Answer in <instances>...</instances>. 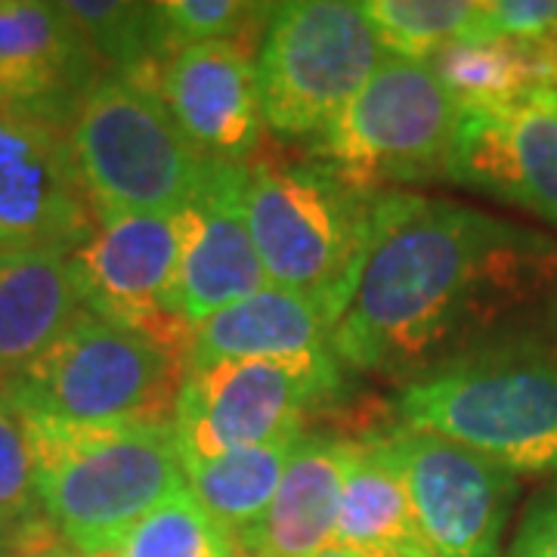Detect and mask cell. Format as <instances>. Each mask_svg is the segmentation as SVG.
Returning <instances> with one entry per match:
<instances>
[{
	"label": "cell",
	"mask_w": 557,
	"mask_h": 557,
	"mask_svg": "<svg viewBox=\"0 0 557 557\" xmlns=\"http://www.w3.org/2000/svg\"><path fill=\"white\" fill-rule=\"evenodd\" d=\"M313 557H359L357 552H350V548H344V545H329V548H322V552H317Z\"/></svg>",
	"instance_id": "f546056e"
},
{
	"label": "cell",
	"mask_w": 557,
	"mask_h": 557,
	"mask_svg": "<svg viewBox=\"0 0 557 557\" xmlns=\"http://www.w3.org/2000/svg\"><path fill=\"white\" fill-rule=\"evenodd\" d=\"M434 557H498L518 474L474 449L399 424L379 434Z\"/></svg>",
	"instance_id": "30bf717a"
},
{
	"label": "cell",
	"mask_w": 557,
	"mask_h": 557,
	"mask_svg": "<svg viewBox=\"0 0 557 557\" xmlns=\"http://www.w3.org/2000/svg\"><path fill=\"white\" fill-rule=\"evenodd\" d=\"M387 57L362 3H276L255 57L263 124L313 146Z\"/></svg>",
	"instance_id": "ba28073f"
},
{
	"label": "cell",
	"mask_w": 557,
	"mask_h": 557,
	"mask_svg": "<svg viewBox=\"0 0 557 557\" xmlns=\"http://www.w3.org/2000/svg\"><path fill=\"white\" fill-rule=\"evenodd\" d=\"M362 13L391 57L428 62L440 47L478 38L483 3L474 0H362Z\"/></svg>",
	"instance_id": "603a6c76"
},
{
	"label": "cell",
	"mask_w": 557,
	"mask_h": 557,
	"mask_svg": "<svg viewBox=\"0 0 557 557\" xmlns=\"http://www.w3.org/2000/svg\"><path fill=\"white\" fill-rule=\"evenodd\" d=\"M508 557H557V483L542 490L523 511Z\"/></svg>",
	"instance_id": "83f0119b"
},
{
	"label": "cell",
	"mask_w": 557,
	"mask_h": 557,
	"mask_svg": "<svg viewBox=\"0 0 557 557\" xmlns=\"http://www.w3.org/2000/svg\"><path fill=\"white\" fill-rule=\"evenodd\" d=\"M134 78V75H131ZM139 81L152 84L189 143L218 164H245L263 137L258 62L236 40L177 50Z\"/></svg>",
	"instance_id": "5bb4252c"
},
{
	"label": "cell",
	"mask_w": 557,
	"mask_h": 557,
	"mask_svg": "<svg viewBox=\"0 0 557 557\" xmlns=\"http://www.w3.org/2000/svg\"><path fill=\"white\" fill-rule=\"evenodd\" d=\"M100 226L72 156L69 127L0 112V251H78Z\"/></svg>",
	"instance_id": "7c38bea8"
},
{
	"label": "cell",
	"mask_w": 557,
	"mask_h": 557,
	"mask_svg": "<svg viewBox=\"0 0 557 557\" xmlns=\"http://www.w3.org/2000/svg\"><path fill=\"white\" fill-rule=\"evenodd\" d=\"M335 350L186 369L171 434L180 461L218 458L304 434L310 412L344 391Z\"/></svg>",
	"instance_id": "9c48e42d"
},
{
	"label": "cell",
	"mask_w": 557,
	"mask_h": 557,
	"mask_svg": "<svg viewBox=\"0 0 557 557\" xmlns=\"http://www.w3.org/2000/svg\"><path fill=\"white\" fill-rule=\"evenodd\" d=\"M62 13L87 40L94 57L109 72L143 78L156 72L161 62L171 60L164 28H161L159 3L137 0H65Z\"/></svg>",
	"instance_id": "7402d4cb"
},
{
	"label": "cell",
	"mask_w": 557,
	"mask_h": 557,
	"mask_svg": "<svg viewBox=\"0 0 557 557\" xmlns=\"http://www.w3.org/2000/svg\"><path fill=\"white\" fill-rule=\"evenodd\" d=\"M276 13V3H245V0H164L159 3L161 28L171 57L177 50L211 44V40L263 38Z\"/></svg>",
	"instance_id": "d4e9b609"
},
{
	"label": "cell",
	"mask_w": 557,
	"mask_h": 557,
	"mask_svg": "<svg viewBox=\"0 0 557 557\" xmlns=\"http://www.w3.org/2000/svg\"><path fill=\"white\" fill-rule=\"evenodd\" d=\"M397 416L403 428L453 440L511 474H557V350L453 362L403 387Z\"/></svg>",
	"instance_id": "5b68a950"
},
{
	"label": "cell",
	"mask_w": 557,
	"mask_h": 557,
	"mask_svg": "<svg viewBox=\"0 0 557 557\" xmlns=\"http://www.w3.org/2000/svg\"><path fill=\"white\" fill-rule=\"evenodd\" d=\"M335 542L359 557H434L418 530L406 483L379 434L359 440L341 493Z\"/></svg>",
	"instance_id": "ffe728a7"
},
{
	"label": "cell",
	"mask_w": 557,
	"mask_h": 557,
	"mask_svg": "<svg viewBox=\"0 0 557 557\" xmlns=\"http://www.w3.org/2000/svg\"><path fill=\"white\" fill-rule=\"evenodd\" d=\"M379 199L310 159L251 164L245 214L267 285L317 304L338 329L375 239Z\"/></svg>",
	"instance_id": "3957f363"
},
{
	"label": "cell",
	"mask_w": 557,
	"mask_h": 557,
	"mask_svg": "<svg viewBox=\"0 0 557 557\" xmlns=\"http://www.w3.org/2000/svg\"><path fill=\"white\" fill-rule=\"evenodd\" d=\"M359 440L300 434L260 523L233 542L236 557H313L335 545V523Z\"/></svg>",
	"instance_id": "e0dca14e"
},
{
	"label": "cell",
	"mask_w": 557,
	"mask_h": 557,
	"mask_svg": "<svg viewBox=\"0 0 557 557\" xmlns=\"http://www.w3.org/2000/svg\"><path fill=\"white\" fill-rule=\"evenodd\" d=\"M557 28V0H490L478 38L533 40Z\"/></svg>",
	"instance_id": "4316f807"
},
{
	"label": "cell",
	"mask_w": 557,
	"mask_h": 557,
	"mask_svg": "<svg viewBox=\"0 0 557 557\" xmlns=\"http://www.w3.org/2000/svg\"><path fill=\"white\" fill-rule=\"evenodd\" d=\"M69 143L100 220L177 214L218 171L180 131L159 90L121 72H102L81 97Z\"/></svg>",
	"instance_id": "277c9868"
},
{
	"label": "cell",
	"mask_w": 557,
	"mask_h": 557,
	"mask_svg": "<svg viewBox=\"0 0 557 557\" xmlns=\"http://www.w3.org/2000/svg\"><path fill=\"white\" fill-rule=\"evenodd\" d=\"M81 310L72 255L53 248L0 251V381L38 359Z\"/></svg>",
	"instance_id": "ac0fdd59"
},
{
	"label": "cell",
	"mask_w": 557,
	"mask_h": 557,
	"mask_svg": "<svg viewBox=\"0 0 557 557\" xmlns=\"http://www.w3.org/2000/svg\"><path fill=\"white\" fill-rule=\"evenodd\" d=\"M446 180L557 226V90L461 109Z\"/></svg>",
	"instance_id": "4fadbf2b"
},
{
	"label": "cell",
	"mask_w": 557,
	"mask_h": 557,
	"mask_svg": "<svg viewBox=\"0 0 557 557\" xmlns=\"http://www.w3.org/2000/svg\"><path fill=\"white\" fill-rule=\"evenodd\" d=\"M332 347L399 387L480 354L557 350V242L458 201L381 193Z\"/></svg>",
	"instance_id": "6da1fadb"
},
{
	"label": "cell",
	"mask_w": 557,
	"mask_h": 557,
	"mask_svg": "<svg viewBox=\"0 0 557 557\" xmlns=\"http://www.w3.org/2000/svg\"><path fill=\"white\" fill-rule=\"evenodd\" d=\"M332 335L335 325L325 319L317 304L267 285L258 295L193 325L186 369L335 350Z\"/></svg>",
	"instance_id": "d6986e66"
},
{
	"label": "cell",
	"mask_w": 557,
	"mask_h": 557,
	"mask_svg": "<svg viewBox=\"0 0 557 557\" xmlns=\"http://www.w3.org/2000/svg\"><path fill=\"white\" fill-rule=\"evenodd\" d=\"M0 557H13V539L0 530Z\"/></svg>",
	"instance_id": "4dcf8cb0"
},
{
	"label": "cell",
	"mask_w": 557,
	"mask_h": 557,
	"mask_svg": "<svg viewBox=\"0 0 557 557\" xmlns=\"http://www.w3.org/2000/svg\"><path fill=\"white\" fill-rule=\"evenodd\" d=\"M100 65L60 3L0 0V112L69 127Z\"/></svg>",
	"instance_id": "2e32d148"
},
{
	"label": "cell",
	"mask_w": 557,
	"mask_h": 557,
	"mask_svg": "<svg viewBox=\"0 0 557 557\" xmlns=\"http://www.w3.org/2000/svg\"><path fill=\"white\" fill-rule=\"evenodd\" d=\"M458 115L428 62L387 57L310 146V161L369 196L446 180Z\"/></svg>",
	"instance_id": "52a82bcc"
},
{
	"label": "cell",
	"mask_w": 557,
	"mask_h": 557,
	"mask_svg": "<svg viewBox=\"0 0 557 557\" xmlns=\"http://www.w3.org/2000/svg\"><path fill=\"white\" fill-rule=\"evenodd\" d=\"M44 520L28 424L20 409L0 394V530L16 539Z\"/></svg>",
	"instance_id": "484cf974"
},
{
	"label": "cell",
	"mask_w": 557,
	"mask_h": 557,
	"mask_svg": "<svg viewBox=\"0 0 557 557\" xmlns=\"http://www.w3.org/2000/svg\"><path fill=\"white\" fill-rule=\"evenodd\" d=\"M180 248V211L100 220L97 233L72 251L84 307L161 341L186 359L193 325L174 313Z\"/></svg>",
	"instance_id": "8fae6325"
},
{
	"label": "cell",
	"mask_w": 557,
	"mask_h": 557,
	"mask_svg": "<svg viewBox=\"0 0 557 557\" xmlns=\"http://www.w3.org/2000/svg\"><path fill=\"white\" fill-rule=\"evenodd\" d=\"M13 557H87L75 552L65 539L57 533V527L44 518L32 527H25L20 536L13 539ZM109 557V555H94Z\"/></svg>",
	"instance_id": "f1b7e54d"
},
{
	"label": "cell",
	"mask_w": 557,
	"mask_h": 557,
	"mask_svg": "<svg viewBox=\"0 0 557 557\" xmlns=\"http://www.w3.org/2000/svg\"><path fill=\"white\" fill-rule=\"evenodd\" d=\"M183 372L177 350L84 307L38 359L0 381V394L25 416L171 424Z\"/></svg>",
	"instance_id": "8992f818"
},
{
	"label": "cell",
	"mask_w": 557,
	"mask_h": 557,
	"mask_svg": "<svg viewBox=\"0 0 557 557\" xmlns=\"http://www.w3.org/2000/svg\"><path fill=\"white\" fill-rule=\"evenodd\" d=\"M245 180L248 164H218L199 199L180 211L183 248L174 313L186 325H199L267 288L245 214Z\"/></svg>",
	"instance_id": "9a60e30c"
},
{
	"label": "cell",
	"mask_w": 557,
	"mask_h": 557,
	"mask_svg": "<svg viewBox=\"0 0 557 557\" xmlns=\"http://www.w3.org/2000/svg\"><path fill=\"white\" fill-rule=\"evenodd\" d=\"M109 557H236L230 536L183 486L156 505Z\"/></svg>",
	"instance_id": "cb8c5ba5"
},
{
	"label": "cell",
	"mask_w": 557,
	"mask_h": 557,
	"mask_svg": "<svg viewBox=\"0 0 557 557\" xmlns=\"http://www.w3.org/2000/svg\"><path fill=\"white\" fill-rule=\"evenodd\" d=\"M298 440L267 443L201 461H180L186 490L230 536V542L251 533L267 515Z\"/></svg>",
	"instance_id": "44dd1931"
},
{
	"label": "cell",
	"mask_w": 557,
	"mask_h": 557,
	"mask_svg": "<svg viewBox=\"0 0 557 557\" xmlns=\"http://www.w3.org/2000/svg\"><path fill=\"white\" fill-rule=\"evenodd\" d=\"M25 416V412H22ZM44 518L81 555H109L186 486L171 424H78L25 416Z\"/></svg>",
	"instance_id": "7a4b0ae2"
}]
</instances>
